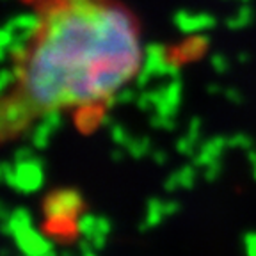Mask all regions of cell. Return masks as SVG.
I'll list each match as a JSON object with an SVG mask.
<instances>
[{"mask_svg": "<svg viewBox=\"0 0 256 256\" xmlns=\"http://www.w3.org/2000/svg\"><path fill=\"white\" fill-rule=\"evenodd\" d=\"M142 40L118 0H50L18 60L4 123L84 112L112 100L137 75Z\"/></svg>", "mask_w": 256, "mask_h": 256, "instance_id": "1", "label": "cell"}]
</instances>
